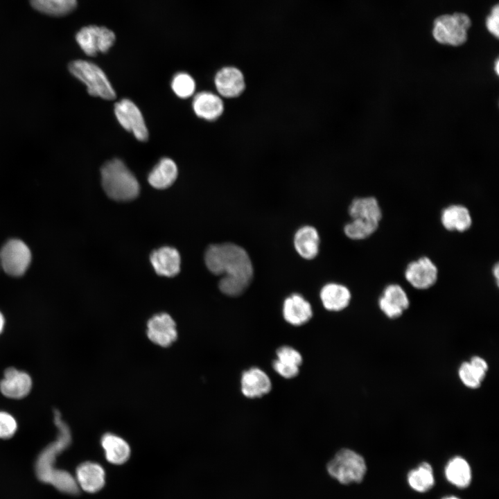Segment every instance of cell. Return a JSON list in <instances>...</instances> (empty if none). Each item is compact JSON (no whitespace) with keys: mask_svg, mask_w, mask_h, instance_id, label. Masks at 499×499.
Listing matches in <instances>:
<instances>
[{"mask_svg":"<svg viewBox=\"0 0 499 499\" xmlns=\"http://www.w3.org/2000/svg\"><path fill=\"white\" fill-rule=\"evenodd\" d=\"M105 471L98 464L86 462L76 469V482L79 487L89 493L100 491L105 484Z\"/></svg>","mask_w":499,"mask_h":499,"instance_id":"18","label":"cell"},{"mask_svg":"<svg viewBox=\"0 0 499 499\" xmlns=\"http://www.w3.org/2000/svg\"><path fill=\"white\" fill-rule=\"evenodd\" d=\"M438 268L428 256H422L410 262L405 269L406 281L414 288L427 290L438 279Z\"/></svg>","mask_w":499,"mask_h":499,"instance_id":"11","label":"cell"},{"mask_svg":"<svg viewBox=\"0 0 499 499\" xmlns=\"http://www.w3.org/2000/svg\"><path fill=\"white\" fill-rule=\"evenodd\" d=\"M493 274L494 278L496 279V283H498V278H499V266L498 264L496 263L493 268Z\"/></svg>","mask_w":499,"mask_h":499,"instance_id":"36","label":"cell"},{"mask_svg":"<svg viewBox=\"0 0 499 499\" xmlns=\"http://www.w3.org/2000/svg\"><path fill=\"white\" fill-rule=\"evenodd\" d=\"M408 482L417 492L423 493L430 489L435 483L431 465L423 462L417 469L411 470L408 475Z\"/></svg>","mask_w":499,"mask_h":499,"instance_id":"29","label":"cell"},{"mask_svg":"<svg viewBox=\"0 0 499 499\" xmlns=\"http://www.w3.org/2000/svg\"><path fill=\"white\" fill-rule=\"evenodd\" d=\"M445 475L449 482L459 488H465L471 481V469L467 461L459 456L450 459L445 467Z\"/></svg>","mask_w":499,"mask_h":499,"instance_id":"27","label":"cell"},{"mask_svg":"<svg viewBox=\"0 0 499 499\" xmlns=\"http://www.w3.org/2000/svg\"><path fill=\"white\" fill-rule=\"evenodd\" d=\"M351 218H360L380 222L383 217L382 209L376 198L369 196L353 200L349 207Z\"/></svg>","mask_w":499,"mask_h":499,"instance_id":"26","label":"cell"},{"mask_svg":"<svg viewBox=\"0 0 499 499\" xmlns=\"http://www.w3.org/2000/svg\"><path fill=\"white\" fill-rule=\"evenodd\" d=\"M29 1L35 10L54 17L68 15L77 6V0H29Z\"/></svg>","mask_w":499,"mask_h":499,"instance_id":"28","label":"cell"},{"mask_svg":"<svg viewBox=\"0 0 499 499\" xmlns=\"http://www.w3.org/2000/svg\"><path fill=\"white\" fill-rule=\"evenodd\" d=\"M444 499H459V498H456L455 496H448V497L444 498Z\"/></svg>","mask_w":499,"mask_h":499,"instance_id":"39","label":"cell"},{"mask_svg":"<svg viewBox=\"0 0 499 499\" xmlns=\"http://www.w3.org/2000/svg\"><path fill=\"white\" fill-rule=\"evenodd\" d=\"M177 167L174 161L164 157L149 173L148 180L152 187L164 189L173 184L177 177Z\"/></svg>","mask_w":499,"mask_h":499,"instance_id":"24","label":"cell"},{"mask_svg":"<svg viewBox=\"0 0 499 499\" xmlns=\"http://www.w3.org/2000/svg\"><path fill=\"white\" fill-rule=\"evenodd\" d=\"M274 370L281 377L287 379L296 377L299 373V367L283 364L277 359L272 362Z\"/></svg>","mask_w":499,"mask_h":499,"instance_id":"35","label":"cell"},{"mask_svg":"<svg viewBox=\"0 0 499 499\" xmlns=\"http://www.w3.org/2000/svg\"><path fill=\"white\" fill-rule=\"evenodd\" d=\"M31 261V253L21 240H8L0 252V261L6 273L10 276L22 275L28 269Z\"/></svg>","mask_w":499,"mask_h":499,"instance_id":"8","label":"cell"},{"mask_svg":"<svg viewBox=\"0 0 499 499\" xmlns=\"http://www.w3.org/2000/svg\"><path fill=\"white\" fill-rule=\"evenodd\" d=\"M103 188L116 201H129L139 193V182L123 161L115 158L105 162L100 170Z\"/></svg>","mask_w":499,"mask_h":499,"instance_id":"3","label":"cell"},{"mask_svg":"<svg viewBox=\"0 0 499 499\" xmlns=\"http://www.w3.org/2000/svg\"><path fill=\"white\" fill-rule=\"evenodd\" d=\"M114 113L119 123L128 132H132L137 139L146 141L148 131L142 114L137 106L130 99L123 98L114 105Z\"/></svg>","mask_w":499,"mask_h":499,"instance_id":"10","label":"cell"},{"mask_svg":"<svg viewBox=\"0 0 499 499\" xmlns=\"http://www.w3.org/2000/svg\"><path fill=\"white\" fill-rule=\"evenodd\" d=\"M33 381L30 375L14 367H9L3 373L0 381V391L5 396L19 399L27 396L31 390Z\"/></svg>","mask_w":499,"mask_h":499,"instance_id":"14","label":"cell"},{"mask_svg":"<svg viewBox=\"0 0 499 499\" xmlns=\"http://www.w3.org/2000/svg\"><path fill=\"white\" fill-rule=\"evenodd\" d=\"M101 445L108 462L114 464L125 463L130 455L128 444L121 437L112 433H105L101 437Z\"/></svg>","mask_w":499,"mask_h":499,"instance_id":"25","label":"cell"},{"mask_svg":"<svg viewBox=\"0 0 499 499\" xmlns=\"http://www.w3.org/2000/svg\"><path fill=\"white\" fill-rule=\"evenodd\" d=\"M329 474L343 484L360 482L366 473L364 458L356 451L342 448L328 462Z\"/></svg>","mask_w":499,"mask_h":499,"instance_id":"4","label":"cell"},{"mask_svg":"<svg viewBox=\"0 0 499 499\" xmlns=\"http://www.w3.org/2000/svg\"><path fill=\"white\" fill-rule=\"evenodd\" d=\"M240 388L245 397L260 398L270 392L272 382L264 371L258 367H251L243 372Z\"/></svg>","mask_w":499,"mask_h":499,"instance_id":"15","label":"cell"},{"mask_svg":"<svg viewBox=\"0 0 499 499\" xmlns=\"http://www.w3.org/2000/svg\"><path fill=\"white\" fill-rule=\"evenodd\" d=\"M488 369L486 360L478 356H475L469 361L464 362L460 365L458 375L466 387L476 389L481 385Z\"/></svg>","mask_w":499,"mask_h":499,"instance_id":"21","label":"cell"},{"mask_svg":"<svg viewBox=\"0 0 499 499\" xmlns=\"http://www.w3.org/2000/svg\"><path fill=\"white\" fill-rule=\"evenodd\" d=\"M276 354L277 360L287 365L299 367L303 362L301 353L290 346L280 347L277 349Z\"/></svg>","mask_w":499,"mask_h":499,"instance_id":"32","label":"cell"},{"mask_svg":"<svg viewBox=\"0 0 499 499\" xmlns=\"http://www.w3.org/2000/svg\"><path fill=\"white\" fill-rule=\"evenodd\" d=\"M319 237L317 230L310 226L299 229L294 237L295 247L298 254L306 259H314L318 253Z\"/></svg>","mask_w":499,"mask_h":499,"instance_id":"23","label":"cell"},{"mask_svg":"<svg viewBox=\"0 0 499 499\" xmlns=\"http://www.w3.org/2000/svg\"><path fill=\"white\" fill-rule=\"evenodd\" d=\"M205 263L211 272L222 276L219 288L229 296L241 295L253 277V267L248 254L234 243L209 246L205 254Z\"/></svg>","mask_w":499,"mask_h":499,"instance_id":"1","label":"cell"},{"mask_svg":"<svg viewBox=\"0 0 499 499\" xmlns=\"http://www.w3.org/2000/svg\"><path fill=\"white\" fill-rule=\"evenodd\" d=\"M171 87L177 96L186 98L194 93L195 83L189 74L181 72L173 77Z\"/></svg>","mask_w":499,"mask_h":499,"instance_id":"31","label":"cell"},{"mask_svg":"<svg viewBox=\"0 0 499 499\" xmlns=\"http://www.w3.org/2000/svg\"><path fill=\"white\" fill-rule=\"evenodd\" d=\"M69 72L87 87L89 94L106 100H113L116 93L103 71L96 64L82 60L71 61Z\"/></svg>","mask_w":499,"mask_h":499,"instance_id":"5","label":"cell"},{"mask_svg":"<svg viewBox=\"0 0 499 499\" xmlns=\"http://www.w3.org/2000/svg\"><path fill=\"white\" fill-rule=\"evenodd\" d=\"M195 114L207 121L218 120L224 113L225 104L218 94L209 91L198 93L193 100Z\"/></svg>","mask_w":499,"mask_h":499,"instance_id":"16","label":"cell"},{"mask_svg":"<svg viewBox=\"0 0 499 499\" xmlns=\"http://www.w3.org/2000/svg\"><path fill=\"white\" fill-rule=\"evenodd\" d=\"M213 82L218 95L227 99L239 98L247 88L244 71L234 65L224 66L218 70Z\"/></svg>","mask_w":499,"mask_h":499,"instance_id":"9","label":"cell"},{"mask_svg":"<svg viewBox=\"0 0 499 499\" xmlns=\"http://www.w3.org/2000/svg\"><path fill=\"white\" fill-rule=\"evenodd\" d=\"M283 315L288 323L301 326L310 319L313 310L310 304L304 297L293 294L284 301Z\"/></svg>","mask_w":499,"mask_h":499,"instance_id":"20","label":"cell"},{"mask_svg":"<svg viewBox=\"0 0 499 499\" xmlns=\"http://www.w3.org/2000/svg\"><path fill=\"white\" fill-rule=\"evenodd\" d=\"M380 222L353 218L344 227L345 235L353 240H362L371 236L378 228Z\"/></svg>","mask_w":499,"mask_h":499,"instance_id":"30","label":"cell"},{"mask_svg":"<svg viewBox=\"0 0 499 499\" xmlns=\"http://www.w3.org/2000/svg\"><path fill=\"white\" fill-rule=\"evenodd\" d=\"M351 297V292L346 286L335 283L325 285L320 292L323 306L331 311H340L347 308Z\"/></svg>","mask_w":499,"mask_h":499,"instance_id":"22","label":"cell"},{"mask_svg":"<svg viewBox=\"0 0 499 499\" xmlns=\"http://www.w3.org/2000/svg\"><path fill=\"white\" fill-rule=\"evenodd\" d=\"M115 40L116 36L112 30L96 25L84 26L76 35L78 44L89 56H96L99 52H107Z\"/></svg>","mask_w":499,"mask_h":499,"instance_id":"7","label":"cell"},{"mask_svg":"<svg viewBox=\"0 0 499 499\" xmlns=\"http://www.w3.org/2000/svg\"><path fill=\"white\" fill-rule=\"evenodd\" d=\"M442 226L449 231L464 232L473 223L470 211L462 204H451L445 207L441 213Z\"/></svg>","mask_w":499,"mask_h":499,"instance_id":"19","label":"cell"},{"mask_svg":"<svg viewBox=\"0 0 499 499\" xmlns=\"http://www.w3.org/2000/svg\"><path fill=\"white\" fill-rule=\"evenodd\" d=\"M17 429V423L14 417L7 412L0 411V438H10Z\"/></svg>","mask_w":499,"mask_h":499,"instance_id":"33","label":"cell"},{"mask_svg":"<svg viewBox=\"0 0 499 499\" xmlns=\"http://www.w3.org/2000/svg\"><path fill=\"white\" fill-rule=\"evenodd\" d=\"M150 262L157 274L172 277L180 270V256L178 251L171 247H162L154 250L150 256Z\"/></svg>","mask_w":499,"mask_h":499,"instance_id":"17","label":"cell"},{"mask_svg":"<svg viewBox=\"0 0 499 499\" xmlns=\"http://www.w3.org/2000/svg\"><path fill=\"white\" fill-rule=\"evenodd\" d=\"M147 335L154 344L167 347L177 338L175 322L166 313L155 315L147 323Z\"/></svg>","mask_w":499,"mask_h":499,"instance_id":"12","label":"cell"},{"mask_svg":"<svg viewBox=\"0 0 499 499\" xmlns=\"http://www.w3.org/2000/svg\"><path fill=\"white\" fill-rule=\"evenodd\" d=\"M378 304L383 313L389 319L401 317L410 306L405 290L397 283L387 285L378 298Z\"/></svg>","mask_w":499,"mask_h":499,"instance_id":"13","label":"cell"},{"mask_svg":"<svg viewBox=\"0 0 499 499\" xmlns=\"http://www.w3.org/2000/svg\"><path fill=\"white\" fill-rule=\"evenodd\" d=\"M485 24L488 31L496 38H498L499 6L498 4L492 7L489 15L487 17Z\"/></svg>","mask_w":499,"mask_h":499,"instance_id":"34","label":"cell"},{"mask_svg":"<svg viewBox=\"0 0 499 499\" xmlns=\"http://www.w3.org/2000/svg\"><path fill=\"white\" fill-rule=\"evenodd\" d=\"M471 26V19L465 13L442 15L434 20L432 36L439 44L458 46L467 40Z\"/></svg>","mask_w":499,"mask_h":499,"instance_id":"6","label":"cell"},{"mask_svg":"<svg viewBox=\"0 0 499 499\" xmlns=\"http://www.w3.org/2000/svg\"><path fill=\"white\" fill-rule=\"evenodd\" d=\"M5 326V319L3 314L0 312V334L3 330Z\"/></svg>","mask_w":499,"mask_h":499,"instance_id":"37","label":"cell"},{"mask_svg":"<svg viewBox=\"0 0 499 499\" xmlns=\"http://www.w3.org/2000/svg\"><path fill=\"white\" fill-rule=\"evenodd\" d=\"M54 421L59 430V437L38 457L36 462V473L41 481L52 484L62 492L75 495L79 492L76 480L67 471L58 469L54 466L57 455L65 449L71 442L70 431L57 410L54 411Z\"/></svg>","mask_w":499,"mask_h":499,"instance_id":"2","label":"cell"},{"mask_svg":"<svg viewBox=\"0 0 499 499\" xmlns=\"http://www.w3.org/2000/svg\"><path fill=\"white\" fill-rule=\"evenodd\" d=\"M498 67H499V64H498V60H497L496 62V64H495L496 73L497 74H498V71H498Z\"/></svg>","mask_w":499,"mask_h":499,"instance_id":"38","label":"cell"}]
</instances>
